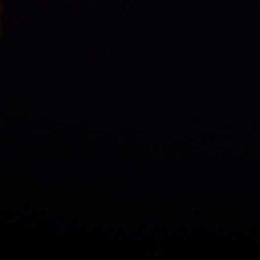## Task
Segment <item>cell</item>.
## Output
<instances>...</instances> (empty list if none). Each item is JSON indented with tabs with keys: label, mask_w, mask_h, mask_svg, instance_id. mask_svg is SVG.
Instances as JSON below:
<instances>
[{
	"label": "cell",
	"mask_w": 260,
	"mask_h": 260,
	"mask_svg": "<svg viewBox=\"0 0 260 260\" xmlns=\"http://www.w3.org/2000/svg\"><path fill=\"white\" fill-rule=\"evenodd\" d=\"M0 32H1V1H0Z\"/></svg>",
	"instance_id": "1"
}]
</instances>
